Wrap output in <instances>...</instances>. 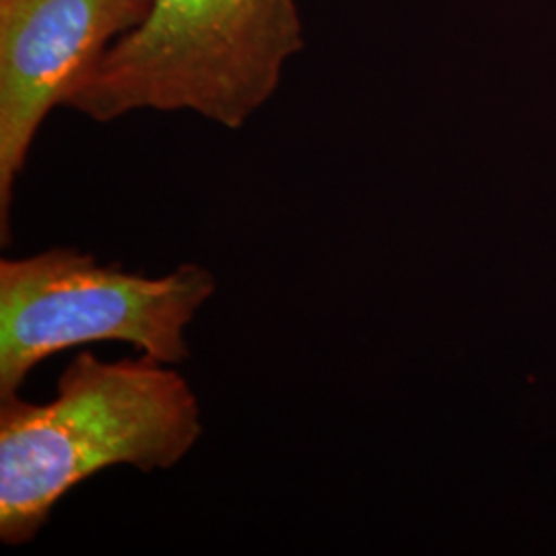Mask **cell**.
<instances>
[{
  "mask_svg": "<svg viewBox=\"0 0 556 556\" xmlns=\"http://www.w3.org/2000/svg\"><path fill=\"white\" fill-rule=\"evenodd\" d=\"M202 435L199 397L157 358L79 353L48 402L0 397V540L29 544L54 507L114 466L169 470Z\"/></svg>",
  "mask_w": 556,
  "mask_h": 556,
  "instance_id": "cell-1",
  "label": "cell"
},
{
  "mask_svg": "<svg viewBox=\"0 0 556 556\" xmlns=\"http://www.w3.org/2000/svg\"><path fill=\"white\" fill-rule=\"evenodd\" d=\"M303 48L298 0H149L73 87L64 108L96 122L194 112L238 130L275 96Z\"/></svg>",
  "mask_w": 556,
  "mask_h": 556,
  "instance_id": "cell-2",
  "label": "cell"
},
{
  "mask_svg": "<svg viewBox=\"0 0 556 556\" xmlns=\"http://www.w3.org/2000/svg\"><path fill=\"white\" fill-rule=\"evenodd\" d=\"M149 0H0V236L43 119L124 34Z\"/></svg>",
  "mask_w": 556,
  "mask_h": 556,
  "instance_id": "cell-4",
  "label": "cell"
},
{
  "mask_svg": "<svg viewBox=\"0 0 556 556\" xmlns=\"http://www.w3.org/2000/svg\"><path fill=\"white\" fill-rule=\"evenodd\" d=\"M215 291L213 273L199 264L144 277L75 248L2 258L0 397L17 394L46 358L91 342H128L179 365L190 357L186 328Z\"/></svg>",
  "mask_w": 556,
  "mask_h": 556,
  "instance_id": "cell-3",
  "label": "cell"
}]
</instances>
